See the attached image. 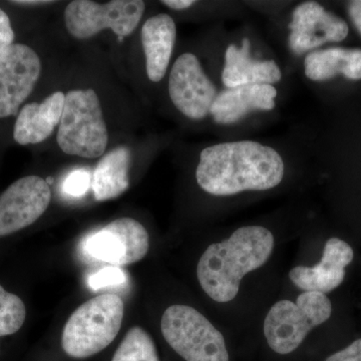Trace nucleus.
<instances>
[{
  "instance_id": "f257e3e1",
  "label": "nucleus",
  "mask_w": 361,
  "mask_h": 361,
  "mask_svg": "<svg viewBox=\"0 0 361 361\" xmlns=\"http://www.w3.org/2000/svg\"><path fill=\"white\" fill-rule=\"evenodd\" d=\"M284 176L285 163L279 152L249 140L207 147L196 169L201 189L218 197L275 189Z\"/></svg>"
},
{
  "instance_id": "f03ea898",
  "label": "nucleus",
  "mask_w": 361,
  "mask_h": 361,
  "mask_svg": "<svg viewBox=\"0 0 361 361\" xmlns=\"http://www.w3.org/2000/svg\"><path fill=\"white\" fill-rule=\"evenodd\" d=\"M274 247L275 237L268 228L260 225L238 228L202 254L197 265L201 288L215 302L234 300L243 278L263 267Z\"/></svg>"
},
{
  "instance_id": "7ed1b4c3",
  "label": "nucleus",
  "mask_w": 361,
  "mask_h": 361,
  "mask_svg": "<svg viewBox=\"0 0 361 361\" xmlns=\"http://www.w3.org/2000/svg\"><path fill=\"white\" fill-rule=\"evenodd\" d=\"M125 305L116 294L106 293L82 304L66 322L61 346L68 356L87 358L115 341L122 326Z\"/></svg>"
},
{
  "instance_id": "20e7f679",
  "label": "nucleus",
  "mask_w": 361,
  "mask_h": 361,
  "mask_svg": "<svg viewBox=\"0 0 361 361\" xmlns=\"http://www.w3.org/2000/svg\"><path fill=\"white\" fill-rule=\"evenodd\" d=\"M331 314V301L319 292H302L296 300L277 301L263 323L266 341L277 355H290L310 331L326 322Z\"/></svg>"
},
{
  "instance_id": "39448f33",
  "label": "nucleus",
  "mask_w": 361,
  "mask_h": 361,
  "mask_svg": "<svg viewBox=\"0 0 361 361\" xmlns=\"http://www.w3.org/2000/svg\"><path fill=\"white\" fill-rule=\"evenodd\" d=\"M56 140L68 155L87 159L103 155L108 147L109 132L94 90H73L66 94Z\"/></svg>"
},
{
  "instance_id": "423d86ee",
  "label": "nucleus",
  "mask_w": 361,
  "mask_h": 361,
  "mask_svg": "<svg viewBox=\"0 0 361 361\" xmlns=\"http://www.w3.org/2000/svg\"><path fill=\"white\" fill-rule=\"evenodd\" d=\"M161 330L169 345L186 361H230L223 334L191 306L168 307L161 316Z\"/></svg>"
},
{
  "instance_id": "0eeeda50",
  "label": "nucleus",
  "mask_w": 361,
  "mask_h": 361,
  "mask_svg": "<svg viewBox=\"0 0 361 361\" xmlns=\"http://www.w3.org/2000/svg\"><path fill=\"white\" fill-rule=\"evenodd\" d=\"M141 0H113L101 4L90 0L71 1L65 11V23L71 35L87 39L110 28L118 37L133 33L144 14Z\"/></svg>"
},
{
  "instance_id": "6e6552de",
  "label": "nucleus",
  "mask_w": 361,
  "mask_h": 361,
  "mask_svg": "<svg viewBox=\"0 0 361 361\" xmlns=\"http://www.w3.org/2000/svg\"><path fill=\"white\" fill-rule=\"evenodd\" d=\"M169 94L177 110L191 120L210 115L217 87L206 75L200 61L191 52L176 59L169 75Z\"/></svg>"
},
{
  "instance_id": "1a4fd4ad",
  "label": "nucleus",
  "mask_w": 361,
  "mask_h": 361,
  "mask_svg": "<svg viewBox=\"0 0 361 361\" xmlns=\"http://www.w3.org/2000/svg\"><path fill=\"white\" fill-rule=\"evenodd\" d=\"M85 248L92 258L115 267L134 264L148 254L149 233L137 220L120 218L90 235Z\"/></svg>"
},
{
  "instance_id": "9d476101",
  "label": "nucleus",
  "mask_w": 361,
  "mask_h": 361,
  "mask_svg": "<svg viewBox=\"0 0 361 361\" xmlns=\"http://www.w3.org/2000/svg\"><path fill=\"white\" fill-rule=\"evenodd\" d=\"M288 44L297 56L338 44L348 37V23L316 1H305L294 8L288 26Z\"/></svg>"
},
{
  "instance_id": "9b49d317",
  "label": "nucleus",
  "mask_w": 361,
  "mask_h": 361,
  "mask_svg": "<svg viewBox=\"0 0 361 361\" xmlns=\"http://www.w3.org/2000/svg\"><path fill=\"white\" fill-rule=\"evenodd\" d=\"M40 73L39 56L27 45L13 44L0 56V118L20 113Z\"/></svg>"
},
{
  "instance_id": "f8f14e48",
  "label": "nucleus",
  "mask_w": 361,
  "mask_h": 361,
  "mask_svg": "<svg viewBox=\"0 0 361 361\" xmlns=\"http://www.w3.org/2000/svg\"><path fill=\"white\" fill-rule=\"evenodd\" d=\"M51 200V188L39 176L16 180L0 195V237L33 224L49 208Z\"/></svg>"
},
{
  "instance_id": "ddd939ff",
  "label": "nucleus",
  "mask_w": 361,
  "mask_h": 361,
  "mask_svg": "<svg viewBox=\"0 0 361 361\" xmlns=\"http://www.w3.org/2000/svg\"><path fill=\"white\" fill-rule=\"evenodd\" d=\"M353 258L355 252L348 242L334 237L325 243L319 263L295 266L289 271V279L303 292L327 294L341 286Z\"/></svg>"
},
{
  "instance_id": "4468645a",
  "label": "nucleus",
  "mask_w": 361,
  "mask_h": 361,
  "mask_svg": "<svg viewBox=\"0 0 361 361\" xmlns=\"http://www.w3.org/2000/svg\"><path fill=\"white\" fill-rule=\"evenodd\" d=\"M278 92L274 85H251L218 92L210 115L219 125H233L252 111H269L275 108Z\"/></svg>"
},
{
  "instance_id": "2eb2a0df",
  "label": "nucleus",
  "mask_w": 361,
  "mask_h": 361,
  "mask_svg": "<svg viewBox=\"0 0 361 361\" xmlns=\"http://www.w3.org/2000/svg\"><path fill=\"white\" fill-rule=\"evenodd\" d=\"M250 51L248 39L242 40L241 47L231 44L226 49L222 71L226 89L251 85H273L281 80V70L273 59H254Z\"/></svg>"
},
{
  "instance_id": "dca6fc26",
  "label": "nucleus",
  "mask_w": 361,
  "mask_h": 361,
  "mask_svg": "<svg viewBox=\"0 0 361 361\" xmlns=\"http://www.w3.org/2000/svg\"><path fill=\"white\" fill-rule=\"evenodd\" d=\"M66 94L56 92L42 103L26 104L18 113L13 137L18 144H39L51 137L61 123Z\"/></svg>"
},
{
  "instance_id": "f3484780",
  "label": "nucleus",
  "mask_w": 361,
  "mask_h": 361,
  "mask_svg": "<svg viewBox=\"0 0 361 361\" xmlns=\"http://www.w3.org/2000/svg\"><path fill=\"white\" fill-rule=\"evenodd\" d=\"M176 37L175 20L167 13L157 14L142 25V44L146 56L147 75L151 82H161L165 77L174 51Z\"/></svg>"
},
{
  "instance_id": "a211bd4d",
  "label": "nucleus",
  "mask_w": 361,
  "mask_h": 361,
  "mask_svg": "<svg viewBox=\"0 0 361 361\" xmlns=\"http://www.w3.org/2000/svg\"><path fill=\"white\" fill-rule=\"evenodd\" d=\"M304 73L312 82H326L343 75L350 80H361V49L331 47L316 49L304 59Z\"/></svg>"
},
{
  "instance_id": "6ab92c4d",
  "label": "nucleus",
  "mask_w": 361,
  "mask_h": 361,
  "mask_svg": "<svg viewBox=\"0 0 361 361\" xmlns=\"http://www.w3.org/2000/svg\"><path fill=\"white\" fill-rule=\"evenodd\" d=\"M130 152L118 147L99 161L92 177V189L97 201L118 198L130 186Z\"/></svg>"
},
{
  "instance_id": "aec40b11",
  "label": "nucleus",
  "mask_w": 361,
  "mask_h": 361,
  "mask_svg": "<svg viewBox=\"0 0 361 361\" xmlns=\"http://www.w3.org/2000/svg\"><path fill=\"white\" fill-rule=\"evenodd\" d=\"M111 361H160L155 342L140 326L127 332Z\"/></svg>"
},
{
  "instance_id": "412c9836",
  "label": "nucleus",
  "mask_w": 361,
  "mask_h": 361,
  "mask_svg": "<svg viewBox=\"0 0 361 361\" xmlns=\"http://www.w3.org/2000/svg\"><path fill=\"white\" fill-rule=\"evenodd\" d=\"M25 317L23 301L16 294L4 290L0 285V337L18 332L25 323Z\"/></svg>"
},
{
  "instance_id": "4be33fe9",
  "label": "nucleus",
  "mask_w": 361,
  "mask_h": 361,
  "mask_svg": "<svg viewBox=\"0 0 361 361\" xmlns=\"http://www.w3.org/2000/svg\"><path fill=\"white\" fill-rule=\"evenodd\" d=\"M92 177L89 171L84 169L73 171L63 182V192L75 198L84 196L89 188L92 187Z\"/></svg>"
},
{
  "instance_id": "5701e85b",
  "label": "nucleus",
  "mask_w": 361,
  "mask_h": 361,
  "mask_svg": "<svg viewBox=\"0 0 361 361\" xmlns=\"http://www.w3.org/2000/svg\"><path fill=\"white\" fill-rule=\"evenodd\" d=\"M126 281V275L120 268L108 267L104 268L92 275L89 279L90 288L101 289L103 287L113 286V285L123 284Z\"/></svg>"
},
{
  "instance_id": "b1692460",
  "label": "nucleus",
  "mask_w": 361,
  "mask_h": 361,
  "mask_svg": "<svg viewBox=\"0 0 361 361\" xmlns=\"http://www.w3.org/2000/svg\"><path fill=\"white\" fill-rule=\"evenodd\" d=\"M14 32L8 16L0 8V56L13 44Z\"/></svg>"
},
{
  "instance_id": "393cba45",
  "label": "nucleus",
  "mask_w": 361,
  "mask_h": 361,
  "mask_svg": "<svg viewBox=\"0 0 361 361\" xmlns=\"http://www.w3.org/2000/svg\"><path fill=\"white\" fill-rule=\"evenodd\" d=\"M325 361H361V338L330 355Z\"/></svg>"
},
{
  "instance_id": "a878e982",
  "label": "nucleus",
  "mask_w": 361,
  "mask_h": 361,
  "mask_svg": "<svg viewBox=\"0 0 361 361\" xmlns=\"http://www.w3.org/2000/svg\"><path fill=\"white\" fill-rule=\"evenodd\" d=\"M348 16L353 25L361 35V0H353L348 4Z\"/></svg>"
},
{
  "instance_id": "bb28decb",
  "label": "nucleus",
  "mask_w": 361,
  "mask_h": 361,
  "mask_svg": "<svg viewBox=\"0 0 361 361\" xmlns=\"http://www.w3.org/2000/svg\"><path fill=\"white\" fill-rule=\"evenodd\" d=\"M161 4H165L173 11H185L196 4L193 0H164Z\"/></svg>"
},
{
  "instance_id": "cd10ccee",
  "label": "nucleus",
  "mask_w": 361,
  "mask_h": 361,
  "mask_svg": "<svg viewBox=\"0 0 361 361\" xmlns=\"http://www.w3.org/2000/svg\"><path fill=\"white\" fill-rule=\"evenodd\" d=\"M14 4H20V6H42V4H54V1H47V0H21V1H13Z\"/></svg>"
},
{
  "instance_id": "c85d7f7f",
  "label": "nucleus",
  "mask_w": 361,
  "mask_h": 361,
  "mask_svg": "<svg viewBox=\"0 0 361 361\" xmlns=\"http://www.w3.org/2000/svg\"><path fill=\"white\" fill-rule=\"evenodd\" d=\"M45 180H47V183L49 185H51L52 183H54V179H52V178H47V179Z\"/></svg>"
}]
</instances>
